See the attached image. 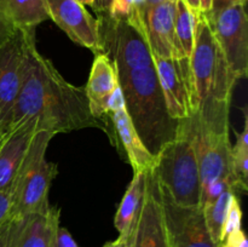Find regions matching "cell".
Listing matches in <instances>:
<instances>
[{
    "label": "cell",
    "instance_id": "obj_1",
    "mask_svg": "<svg viewBox=\"0 0 248 247\" xmlns=\"http://www.w3.org/2000/svg\"><path fill=\"white\" fill-rule=\"evenodd\" d=\"M101 52L115 68L119 87L131 121L150 154L178 137L181 121L170 116L138 6L125 14L97 17Z\"/></svg>",
    "mask_w": 248,
    "mask_h": 247
},
{
    "label": "cell",
    "instance_id": "obj_2",
    "mask_svg": "<svg viewBox=\"0 0 248 247\" xmlns=\"http://www.w3.org/2000/svg\"><path fill=\"white\" fill-rule=\"evenodd\" d=\"M26 75L12 109L10 128L35 116L39 131L55 136L89 127L107 131L104 123L92 116L85 87L68 82L52 62L39 52L34 31H26Z\"/></svg>",
    "mask_w": 248,
    "mask_h": 247
},
{
    "label": "cell",
    "instance_id": "obj_3",
    "mask_svg": "<svg viewBox=\"0 0 248 247\" xmlns=\"http://www.w3.org/2000/svg\"><path fill=\"white\" fill-rule=\"evenodd\" d=\"M195 92V116L216 135H229L230 103L237 79L230 70L203 14L195 16V39L190 56Z\"/></svg>",
    "mask_w": 248,
    "mask_h": 247
},
{
    "label": "cell",
    "instance_id": "obj_4",
    "mask_svg": "<svg viewBox=\"0 0 248 247\" xmlns=\"http://www.w3.org/2000/svg\"><path fill=\"white\" fill-rule=\"evenodd\" d=\"M53 137L45 130L34 136L10 191L11 217L44 212L50 207L48 191L57 176V165L46 160V150Z\"/></svg>",
    "mask_w": 248,
    "mask_h": 247
},
{
    "label": "cell",
    "instance_id": "obj_5",
    "mask_svg": "<svg viewBox=\"0 0 248 247\" xmlns=\"http://www.w3.org/2000/svg\"><path fill=\"white\" fill-rule=\"evenodd\" d=\"M160 186L174 203L184 207L200 206L201 177L193 140L179 128L178 137L166 143L156 155L154 167Z\"/></svg>",
    "mask_w": 248,
    "mask_h": 247
},
{
    "label": "cell",
    "instance_id": "obj_6",
    "mask_svg": "<svg viewBox=\"0 0 248 247\" xmlns=\"http://www.w3.org/2000/svg\"><path fill=\"white\" fill-rule=\"evenodd\" d=\"M182 128L189 135L195 148L201 177V190L218 179L228 178L239 193L232 174V144L229 135L220 136L206 130L194 115L181 121Z\"/></svg>",
    "mask_w": 248,
    "mask_h": 247
},
{
    "label": "cell",
    "instance_id": "obj_7",
    "mask_svg": "<svg viewBox=\"0 0 248 247\" xmlns=\"http://www.w3.org/2000/svg\"><path fill=\"white\" fill-rule=\"evenodd\" d=\"M246 5H232L215 15H205L216 41L237 80L248 75V18Z\"/></svg>",
    "mask_w": 248,
    "mask_h": 247
},
{
    "label": "cell",
    "instance_id": "obj_8",
    "mask_svg": "<svg viewBox=\"0 0 248 247\" xmlns=\"http://www.w3.org/2000/svg\"><path fill=\"white\" fill-rule=\"evenodd\" d=\"M27 67L26 31L0 36V132L9 131L11 113L23 84Z\"/></svg>",
    "mask_w": 248,
    "mask_h": 247
},
{
    "label": "cell",
    "instance_id": "obj_9",
    "mask_svg": "<svg viewBox=\"0 0 248 247\" xmlns=\"http://www.w3.org/2000/svg\"><path fill=\"white\" fill-rule=\"evenodd\" d=\"M153 58L170 116L176 121L190 118L196 107L190 58Z\"/></svg>",
    "mask_w": 248,
    "mask_h": 247
},
{
    "label": "cell",
    "instance_id": "obj_10",
    "mask_svg": "<svg viewBox=\"0 0 248 247\" xmlns=\"http://www.w3.org/2000/svg\"><path fill=\"white\" fill-rule=\"evenodd\" d=\"M160 194L170 247H218L219 244L208 232L200 206L177 205L161 186Z\"/></svg>",
    "mask_w": 248,
    "mask_h": 247
},
{
    "label": "cell",
    "instance_id": "obj_11",
    "mask_svg": "<svg viewBox=\"0 0 248 247\" xmlns=\"http://www.w3.org/2000/svg\"><path fill=\"white\" fill-rule=\"evenodd\" d=\"M130 247H170L160 185L154 169L145 173L144 198L131 234Z\"/></svg>",
    "mask_w": 248,
    "mask_h": 247
},
{
    "label": "cell",
    "instance_id": "obj_12",
    "mask_svg": "<svg viewBox=\"0 0 248 247\" xmlns=\"http://www.w3.org/2000/svg\"><path fill=\"white\" fill-rule=\"evenodd\" d=\"M48 19H52L72 41L91 50L101 51L97 18L78 0H45Z\"/></svg>",
    "mask_w": 248,
    "mask_h": 247
},
{
    "label": "cell",
    "instance_id": "obj_13",
    "mask_svg": "<svg viewBox=\"0 0 248 247\" xmlns=\"http://www.w3.org/2000/svg\"><path fill=\"white\" fill-rule=\"evenodd\" d=\"M108 119L113 127V142L119 144L126 159L132 166L133 172H147L155 167L156 157L150 154L138 136L130 115L126 110L120 87L114 94L109 109Z\"/></svg>",
    "mask_w": 248,
    "mask_h": 247
},
{
    "label": "cell",
    "instance_id": "obj_14",
    "mask_svg": "<svg viewBox=\"0 0 248 247\" xmlns=\"http://www.w3.org/2000/svg\"><path fill=\"white\" fill-rule=\"evenodd\" d=\"M38 131V118L31 116L17 123L4 135L0 142V191L10 194Z\"/></svg>",
    "mask_w": 248,
    "mask_h": 247
},
{
    "label": "cell",
    "instance_id": "obj_15",
    "mask_svg": "<svg viewBox=\"0 0 248 247\" xmlns=\"http://www.w3.org/2000/svg\"><path fill=\"white\" fill-rule=\"evenodd\" d=\"M61 211L50 206L44 212L10 218L7 247H52Z\"/></svg>",
    "mask_w": 248,
    "mask_h": 247
},
{
    "label": "cell",
    "instance_id": "obj_16",
    "mask_svg": "<svg viewBox=\"0 0 248 247\" xmlns=\"http://www.w3.org/2000/svg\"><path fill=\"white\" fill-rule=\"evenodd\" d=\"M174 14L176 0H167L140 10L143 27L153 55L162 58L177 57Z\"/></svg>",
    "mask_w": 248,
    "mask_h": 247
},
{
    "label": "cell",
    "instance_id": "obj_17",
    "mask_svg": "<svg viewBox=\"0 0 248 247\" xmlns=\"http://www.w3.org/2000/svg\"><path fill=\"white\" fill-rule=\"evenodd\" d=\"M118 89V77L113 62L104 52H96L85 91L92 116L104 125L109 115L111 99Z\"/></svg>",
    "mask_w": 248,
    "mask_h": 247
},
{
    "label": "cell",
    "instance_id": "obj_18",
    "mask_svg": "<svg viewBox=\"0 0 248 247\" xmlns=\"http://www.w3.org/2000/svg\"><path fill=\"white\" fill-rule=\"evenodd\" d=\"M46 19L45 0H0V36L15 31H35Z\"/></svg>",
    "mask_w": 248,
    "mask_h": 247
},
{
    "label": "cell",
    "instance_id": "obj_19",
    "mask_svg": "<svg viewBox=\"0 0 248 247\" xmlns=\"http://www.w3.org/2000/svg\"><path fill=\"white\" fill-rule=\"evenodd\" d=\"M145 173L147 172H133L132 181L128 184L119 205L114 218V225L119 236H130L132 234L144 198Z\"/></svg>",
    "mask_w": 248,
    "mask_h": 247
},
{
    "label": "cell",
    "instance_id": "obj_20",
    "mask_svg": "<svg viewBox=\"0 0 248 247\" xmlns=\"http://www.w3.org/2000/svg\"><path fill=\"white\" fill-rule=\"evenodd\" d=\"M174 36L177 46L176 58H190L195 39V16L183 0H176Z\"/></svg>",
    "mask_w": 248,
    "mask_h": 247
},
{
    "label": "cell",
    "instance_id": "obj_21",
    "mask_svg": "<svg viewBox=\"0 0 248 247\" xmlns=\"http://www.w3.org/2000/svg\"><path fill=\"white\" fill-rule=\"evenodd\" d=\"M235 194L236 193L232 190L225 191L215 202L202 208L206 227H207L208 232H210L211 237L216 244L222 242L223 225H224L225 217H227L232 199Z\"/></svg>",
    "mask_w": 248,
    "mask_h": 247
},
{
    "label": "cell",
    "instance_id": "obj_22",
    "mask_svg": "<svg viewBox=\"0 0 248 247\" xmlns=\"http://www.w3.org/2000/svg\"><path fill=\"white\" fill-rule=\"evenodd\" d=\"M232 167L239 186V193H246L248 189V119L246 109L244 130L237 136L236 144L232 147Z\"/></svg>",
    "mask_w": 248,
    "mask_h": 247
},
{
    "label": "cell",
    "instance_id": "obj_23",
    "mask_svg": "<svg viewBox=\"0 0 248 247\" xmlns=\"http://www.w3.org/2000/svg\"><path fill=\"white\" fill-rule=\"evenodd\" d=\"M228 190L235 191L234 184L230 179L223 178L215 181L213 183H211L207 188H205L203 190H201V199H200V207L203 208L206 206L211 205V203L215 202L223 193ZM236 193V191H235Z\"/></svg>",
    "mask_w": 248,
    "mask_h": 247
},
{
    "label": "cell",
    "instance_id": "obj_24",
    "mask_svg": "<svg viewBox=\"0 0 248 247\" xmlns=\"http://www.w3.org/2000/svg\"><path fill=\"white\" fill-rule=\"evenodd\" d=\"M241 222H242V210L241 203H240L239 198L235 194L230 202L229 210H228L227 217H225L224 225H223L222 230V242L224 241L225 237L234 232L235 230L241 229Z\"/></svg>",
    "mask_w": 248,
    "mask_h": 247
},
{
    "label": "cell",
    "instance_id": "obj_25",
    "mask_svg": "<svg viewBox=\"0 0 248 247\" xmlns=\"http://www.w3.org/2000/svg\"><path fill=\"white\" fill-rule=\"evenodd\" d=\"M52 247H80V246L78 245V242L75 241L74 237L72 236V234L68 232L67 228L58 225V228L56 229V232H55V237H53Z\"/></svg>",
    "mask_w": 248,
    "mask_h": 247
},
{
    "label": "cell",
    "instance_id": "obj_26",
    "mask_svg": "<svg viewBox=\"0 0 248 247\" xmlns=\"http://www.w3.org/2000/svg\"><path fill=\"white\" fill-rule=\"evenodd\" d=\"M11 218V198L9 193L0 191V227Z\"/></svg>",
    "mask_w": 248,
    "mask_h": 247
},
{
    "label": "cell",
    "instance_id": "obj_27",
    "mask_svg": "<svg viewBox=\"0 0 248 247\" xmlns=\"http://www.w3.org/2000/svg\"><path fill=\"white\" fill-rule=\"evenodd\" d=\"M223 242L227 247H248L246 234L242 229L235 230L234 232L228 235Z\"/></svg>",
    "mask_w": 248,
    "mask_h": 247
},
{
    "label": "cell",
    "instance_id": "obj_28",
    "mask_svg": "<svg viewBox=\"0 0 248 247\" xmlns=\"http://www.w3.org/2000/svg\"><path fill=\"white\" fill-rule=\"evenodd\" d=\"M247 0H212V9L207 15H215L232 5H246Z\"/></svg>",
    "mask_w": 248,
    "mask_h": 247
},
{
    "label": "cell",
    "instance_id": "obj_29",
    "mask_svg": "<svg viewBox=\"0 0 248 247\" xmlns=\"http://www.w3.org/2000/svg\"><path fill=\"white\" fill-rule=\"evenodd\" d=\"M115 1V0H93V4L91 7H93V10L96 11L97 15L106 14L109 11L111 4Z\"/></svg>",
    "mask_w": 248,
    "mask_h": 247
},
{
    "label": "cell",
    "instance_id": "obj_30",
    "mask_svg": "<svg viewBox=\"0 0 248 247\" xmlns=\"http://www.w3.org/2000/svg\"><path fill=\"white\" fill-rule=\"evenodd\" d=\"M130 236H119L118 239L114 240V241L107 242L106 245H103V247H130Z\"/></svg>",
    "mask_w": 248,
    "mask_h": 247
},
{
    "label": "cell",
    "instance_id": "obj_31",
    "mask_svg": "<svg viewBox=\"0 0 248 247\" xmlns=\"http://www.w3.org/2000/svg\"><path fill=\"white\" fill-rule=\"evenodd\" d=\"M10 219L0 227V247H7V236H9Z\"/></svg>",
    "mask_w": 248,
    "mask_h": 247
},
{
    "label": "cell",
    "instance_id": "obj_32",
    "mask_svg": "<svg viewBox=\"0 0 248 247\" xmlns=\"http://www.w3.org/2000/svg\"><path fill=\"white\" fill-rule=\"evenodd\" d=\"M186 6L189 7L194 16H199L201 14L200 10V0H183Z\"/></svg>",
    "mask_w": 248,
    "mask_h": 247
},
{
    "label": "cell",
    "instance_id": "obj_33",
    "mask_svg": "<svg viewBox=\"0 0 248 247\" xmlns=\"http://www.w3.org/2000/svg\"><path fill=\"white\" fill-rule=\"evenodd\" d=\"M212 9V0H200L201 14L207 15Z\"/></svg>",
    "mask_w": 248,
    "mask_h": 247
},
{
    "label": "cell",
    "instance_id": "obj_34",
    "mask_svg": "<svg viewBox=\"0 0 248 247\" xmlns=\"http://www.w3.org/2000/svg\"><path fill=\"white\" fill-rule=\"evenodd\" d=\"M164 1H167V0H144V1H143L142 9H145V7L154 6V5L161 4V2H164ZM142 9H140V10H142Z\"/></svg>",
    "mask_w": 248,
    "mask_h": 247
},
{
    "label": "cell",
    "instance_id": "obj_35",
    "mask_svg": "<svg viewBox=\"0 0 248 247\" xmlns=\"http://www.w3.org/2000/svg\"><path fill=\"white\" fill-rule=\"evenodd\" d=\"M78 1L84 6H92V4H93V0H78Z\"/></svg>",
    "mask_w": 248,
    "mask_h": 247
},
{
    "label": "cell",
    "instance_id": "obj_36",
    "mask_svg": "<svg viewBox=\"0 0 248 247\" xmlns=\"http://www.w3.org/2000/svg\"><path fill=\"white\" fill-rule=\"evenodd\" d=\"M218 247H227V246L224 245V242H220V244L218 245Z\"/></svg>",
    "mask_w": 248,
    "mask_h": 247
},
{
    "label": "cell",
    "instance_id": "obj_37",
    "mask_svg": "<svg viewBox=\"0 0 248 247\" xmlns=\"http://www.w3.org/2000/svg\"><path fill=\"white\" fill-rule=\"evenodd\" d=\"M2 137H4V135H2V133H1V132H0V142H1Z\"/></svg>",
    "mask_w": 248,
    "mask_h": 247
}]
</instances>
